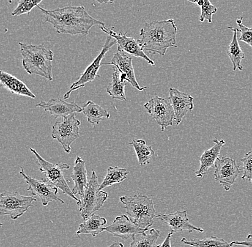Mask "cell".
Listing matches in <instances>:
<instances>
[{
  "label": "cell",
  "instance_id": "cell-1",
  "mask_svg": "<svg viewBox=\"0 0 252 247\" xmlns=\"http://www.w3.org/2000/svg\"><path fill=\"white\" fill-rule=\"evenodd\" d=\"M45 16V22L53 25L58 34H68L86 37L94 25L105 26V24L91 17L86 8L66 7L59 9H44L37 6Z\"/></svg>",
  "mask_w": 252,
  "mask_h": 247
},
{
  "label": "cell",
  "instance_id": "cell-2",
  "mask_svg": "<svg viewBox=\"0 0 252 247\" xmlns=\"http://www.w3.org/2000/svg\"><path fill=\"white\" fill-rule=\"evenodd\" d=\"M178 29L173 19L145 23L140 31V43L144 51L164 56L170 47H177Z\"/></svg>",
  "mask_w": 252,
  "mask_h": 247
},
{
  "label": "cell",
  "instance_id": "cell-3",
  "mask_svg": "<svg viewBox=\"0 0 252 247\" xmlns=\"http://www.w3.org/2000/svg\"><path fill=\"white\" fill-rule=\"evenodd\" d=\"M23 67L29 75H36L53 81L52 62L54 54L42 45H26L20 42Z\"/></svg>",
  "mask_w": 252,
  "mask_h": 247
},
{
  "label": "cell",
  "instance_id": "cell-4",
  "mask_svg": "<svg viewBox=\"0 0 252 247\" xmlns=\"http://www.w3.org/2000/svg\"><path fill=\"white\" fill-rule=\"evenodd\" d=\"M120 201L124 204L127 215L133 223L142 229H149L154 224L157 217L153 201L146 195L138 194L133 197L121 196Z\"/></svg>",
  "mask_w": 252,
  "mask_h": 247
},
{
  "label": "cell",
  "instance_id": "cell-5",
  "mask_svg": "<svg viewBox=\"0 0 252 247\" xmlns=\"http://www.w3.org/2000/svg\"><path fill=\"white\" fill-rule=\"evenodd\" d=\"M100 186L97 174L93 171L85 189L84 195L77 203L80 209V216L84 221L92 216L94 212L100 210L108 199V193L100 190Z\"/></svg>",
  "mask_w": 252,
  "mask_h": 247
},
{
  "label": "cell",
  "instance_id": "cell-6",
  "mask_svg": "<svg viewBox=\"0 0 252 247\" xmlns=\"http://www.w3.org/2000/svg\"><path fill=\"white\" fill-rule=\"evenodd\" d=\"M30 150L34 154L37 160V165L40 172L45 175V179L55 187L62 190L64 194L70 196L72 199L78 202L80 199L76 198L73 192L71 190L67 184V180L64 176V170L70 169V166L67 163L53 164L47 161L38 152L32 148H30Z\"/></svg>",
  "mask_w": 252,
  "mask_h": 247
},
{
  "label": "cell",
  "instance_id": "cell-7",
  "mask_svg": "<svg viewBox=\"0 0 252 247\" xmlns=\"http://www.w3.org/2000/svg\"><path fill=\"white\" fill-rule=\"evenodd\" d=\"M80 121L73 114L63 118L53 126L52 138L57 140L67 153H70L72 143L80 137Z\"/></svg>",
  "mask_w": 252,
  "mask_h": 247
},
{
  "label": "cell",
  "instance_id": "cell-8",
  "mask_svg": "<svg viewBox=\"0 0 252 247\" xmlns=\"http://www.w3.org/2000/svg\"><path fill=\"white\" fill-rule=\"evenodd\" d=\"M36 201L34 196H23L17 192H4L0 196V214L17 220L28 212Z\"/></svg>",
  "mask_w": 252,
  "mask_h": 247
},
{
  "label": "cell",
  "instance_id": "cell-9",
  "mask_svg": "<svg viewBox=\"0 0 252 247\" xmlns=\"http://www.w3.org/2000/svg\"><path fill=\"white\" fill-rule=\"evenodd\" d=\"M145 110L161 127L162 131L173 125L176 120L174 110L169 99L162 98L157 94L144 105Z\"/></svg>",
  "mask_w": 252,
  "mask_h": 247
},
{
  "label": "cell",
  "instance_id": "cell-10",
  "mask_svg": "<svg viewBox=\"0 0 252 247\" xmlns=\"http://www.w3.org/2000/svg\"><path fill=\"white\" fill-rule=\"evenodd\" d=\"M20 174L28 184V191L31 192L32 196H38L40 198L42 205L47 206L52 201H58L64 204V201L58 196V189L50 183L46 179H34L26 175L23 167H20Z\"/></svg>",
  "mask_w": 252,
  "mask_h": 247
},
{
  "label": "cell",
  "instance_id": "cell-11",
  "mask_svg": "<svg viewBox=\"0 0 252 247\" xmlns=\"http://www.w3.org/2000/svg\"><path fill=\"white\" fill-rule=\"evenodd\" d=\"M112 38H113V37H112L111 36L108 35L100 54L97 55V57L94 59V62L91 63V64L87 67L86 70L82 74L80 78H79L74 84H72L68 92L64 94V100L70 98L71 93L74 92V91L78 90L80 88L84 87L86 84L91 82L94 81V79L96 78L97 75V72H98L100 67H101L102 59L105 57L106 53L112 48V47L116 44V40L111 41Z\"/></svg>",
  "mask_w": 252,
  "mask_h": 247
},
{
  "label": "cell",
  "instance_id": "cell-12",
  "mask_svg": "<svg viewBox=\"0 0 252 247\" xmlns=\"http://www.w3.org/2000/svg\"><path fill=\"white\" fill-rule=\"evenodd\" d=\"M214 179L220 182L226 191H229L241 173V166L234 159L223 157L218 158L214 165Z\"/></svg>",
  "mask_w": 252,
  "mask_h": 247
},
{
  "label": "cell",
  "instance_id": "cell-13",
  "mask_svg": "<svg viewBox=\"0 0 252 247\" xmlns=\"http://www.w3.org/2000/svg\"><path fill=\"white\" fill-rule=\"evenodd\" d=\"M99 28L103 32L106 33L109 36H111L113 38L115 39L116 41V44L118 45V51L125 52L132 56L135 57L142 58L146 61L151 66L154 67L155 66V62L151 60V59L146 55L144 50H143V47L140 43L139 39L133 38V37H128L126 34H121V33H116L113 31L114 27H112L111 30L107 29L105 26H99Z\"/></svg>",
  "mask_w": 252,
  "mask_h": 247
},
{
  "label": "cell",
  "instance_id": "cell-14",
  "mask_svg": "<svg viewBox=\"0 0 252 247\" xmlns=\"http://www.w3.org/2000/svg\"><path fill=\"white\" fill-rule=\"evenodd\" d=\"M103 65H112L117 68L121 73V81H127L140 92L147 89L148 87L146 86L141 87L138 84L135 75L131 55L127 54L125 52L118 50V52L113 55L111 62L105 63Z\"/></svg>",
  "mask_w": 252,
  "mask_h": 247
},
{
  "label": "cell",
  "instance_id": "cell-15",
  "mask_svg": "<svg viewBox=\"0 0 252 247\" xmlns=\"http://www.w3.org/2000/svg\"><path fill=\"white\" fill-rule=\"evenodd\" d=\"M105 231L124 240L133 238L137 234L146 232L148 229H142L130 220L127 215H122L115 219L113 224L105 227Z\"/></svg>",
  "mask_w": 252,
  "mask_h": 247
},
{
  "label": "cell",
  "instance_id": "cell-16",
  "mask_svg": "<svg viewBox=\"0 0 252 247\" xmlns=\"http://www.w3.org/2000/svg\"><path fill=\"white\" fill-rule=\"evenodd\" d=\"M156 217L168 225L171 232L172 233L182 232V231H187L190 233L204 232V229L197 227L190 222L187 217V211H177L174 213L168 214V215L159 214Z\"/></svg>",
  "mask_w": 252,
  "mask_h": 247
},
{
  "label": "cell",
  "instance_id": "cell-17",
  "mask_svg": "<svg viewBox=\"0 0 252 247\" xmlns=\"http://www.w3.org/2000/svg\"><path fill=\"white\" fill-rule=\"evenodd\" d=\"M37 107L44 109L46 112L50 113L55 118H64L75 114L83 112V108L75 102H67L60 99H52L48 102L42 101Z\"/></svg>",
  "mask_w": 252,
  "mask_h": 247
},
{
  "label": "cell",
  "instance_id": "cell-18",
  "mask_svg": "<svg viewBox=\"0 0 252 247\" xmlns=\"http://www.w3.org/2000/svg\"><path fill=\"white\" fill-rule=\"evenodd\" d=\"M168 92L170 95L168 99L172 103L176 115V124L179 125L187 113L193 110V97L190 94L181 92L175 88H170Z\"/></svg>",
  "mask_w": 252,
  "mask_h": 247
},
{
  "label": "cell",
  "instance_id": "cell-19",
  "mask_svg": "<svg viewBox=\"0 0 252 247\" xmlns=\"http://www.w3.org/2000/svg\"><path fill=\"white\" fill-rule=\"evenodd\" d=\"M214 142L215 144L214 147L205 150L202 155L198 158L201 165H200L199 169L195 172L196 177H204L208 171L214 166L216 161L220 157L222 147L226 144V141L223 139H214Z\"/></svg>",
  "mask_w": 252,
  "mask_h": 247
},
{
  "label": "cell",
  "instance_id": "cell-20",
  "mask_svg": "<svg viewBox=\"0 0 252 247\" xmlns=\"http://www.w3.org/2000/svg\"><path fill=\"white\" fill-rule=\"evenodd\" d=\"M0 84L2 87L17 95L36 99V96L30 90L23 81L4 71H0Z\"/></svg>",
  "mask_w": 252,
  "mask_h": 247
},
{
  "label": "cell",
  "instance_id": "cell-21",
  "mask_svg": "<svg viewBox=\"0 0 252 247\" xmlns=\"http://www.w3.org/2000/svg\"><path fill=\"white\" fill-rule=\"evenodd\" d=\"M71 178L75 184L72 190L74 194L80 195V198L83 197L88 181L87 179L86 162L81 157H77Z\"/></svg>",
  "mask_w": 252,
  "mask_h": 247
},
{
  "label": "cell",
  "instance_id": "cell-22",
  "mask_svg": "<svg viewBox=\"0 0 252 247\" xmlns=\"http://www.w3.org/2000/svg\"><path fill=\"white\" fill-rule=\"evenodd\" d=\"M106 224L107 220L105 217L94 214L79 226L76 234H90L93 237H96L105 231Z\"/></svg>",
  "mask_w": 252,
  "mask_h": 247
},
{
  "label": "cell",
  "instance_id": "cell-23",
  "mask_svg": "<svg viewBox=\"0 0 252 247\" xmlns=\"http://www.w3.org/2000/svg\"><path fill=\"white\" fill-rule=\"evenodd\" d=\"M227 29H231L234 32L232 41L228 45L226 53L230 60L233 64V70L236 71L239 70H243V66L242 65L241 62L245 58V55L242 51L240 46H239V41H238L237 29L233 28L232 27H227Z\"/></svg>",
  "mask_w": 252,
  "mask_h": 247
},
{
  "label": "cell",
  "instance_id": "cell-24",
  "mask_svg": "<svg viewBox=\"0 0 252 247\" xmlns=\"http://www.w3.org/2000/svg\"><path fill=\"white\" fill-rule=\"evenodd\" d=\"M83 113L88 122L93 124H99L103 118L109 119L110 114L106 110L93 101H88L83 107Z\"/></svg>",
  "mask_w": 252,
  "mask_h": 247
},
{
  "label": "cell",
  "instance_id": "cell-25",
  "mask_svg": "<svg viewBox=\"0 0 252 247\" xmlns=\"http://www.w3.org/2000/svg\"><path fill=\"white\" fill-rule=\"evenodd\" d=\"M126 82L121 80V73L117 68L113 67V80L106 87L108 94L113 100L127 101L125 95Z\"/></svg>",
  "mask_w": 252,
  "mask_h": 247
},
{
  "label": "cell",
  "instance_id": "cell-26",
  "mask_svg": "<svg viewBox=\"0 0 252 247\" xmlns=\"http://www.w3.org/2000/svg\"><path fill=\"white\" fill-rule=\"evenodd\" d=\"M160 237V231L151 229L148 234L144 232L133 237L130 247H157V242Z\"/></svg>",
  "mask_w": 252,
  "mask_h": 247
},
{
  "label": "cell",
  "instance_id": "cell-27",
  "mask_svg": "<svg viewBox=\"0 0 252 247\" xmlns=\"http://www.w3.org/2000/svg\"><path fill=\"white\" fill-rule=\"evenodd\" d=\"M129 144L134 147L139 165L141 166L149 165L150 160L154 155L152 147L146 145V141L142 139H133Z\"/></svg>",
  "mask_w": 252,
  "mask_h": 247
},
{
  "label": "cell",
  "instance_id": "cell-28",
  "mask_svg": "<svg viewBox=\"0 0 252 247\" xmlns=\"http://www.w3.org/2000/svg\"><path fill=\"white\" fill-rule=\"evenodd\" d=\"M128 174L129 171L126 169H121L118 166H110L103 182L100 186V190H103L106 187L124 182Z\"/></svg>",
  "mask_w": 252,
  "mask_h": 247
},
{
  "label": "cell",
  "instance_id": "cell-29",
  "mask_svg": "<svg viewBox=\"0 0 252 247\" xmlns=\"http://www.w3.org/2000/svg\"><path fill=\"white\" fill-rule=\"evenodd\" d=\"M184 245H189L194 247H231L233 245L228 243L223 239L216 237H211L204 240H188L186 238H182L181 240Z\"/></svg>",
  "mask_w": 252,
  "mask_h": 247
},
{
  "label": "cell",
  "instance_id": "cell-30",
  "mask_svg": "<svg viewBox=\"0 0 252 247\" xmlns=\"http://www.w3.org/2000/svg\"><path fill=\"white\" fill-rule=\"evenodd\" d=\"M197 4L201 7V10L199 21L204 22L205 20H207L209 23H212V16L217 13V8L213 5L209 0H199Z\"/></svg>",
  "mask_w": 252,
  "mask_h": 247
},
{
  "label": "cell",
  "instance_id": "cell-31",
  "mask_svg": "<svg viewBox=\"0 0 252 247\" xmlns=\"http://www.w3.org/2000/svg\"><path fill=\"white\" fill-rule=\"evenodd\" d=\"M43 0H20L18 5L12 12V16H20L30 14L34 7L39 6Z\"/></svg>",
  "mask_w": 252,
  "mask_h": 247
},
{
  "label": "cell",
  "instance_id": "cell-32",
  "mask_svg": "<svg viewBox=\"0 0 252 247\" xmlns=\"http://www.w3.org/2000/svg\"><path fill=\"white\" fill-rule=\"evenodd\" d=\"M242 165L241 169L243 170V175L242 179L243 180H248L252 183V150L247 152L241 159Z\"/></svg>",
  "mask_w": 252,
  "mask_h": 247
},
{
  "label": "cell",
  "instance_id": "cell-33",
  "mask_svg": "<svg viewBox=\"0 0 252 247\" xmlns=\"http://www.w3.org/2000/svg\"><path fill=\"white\" fill-rule=\"evenodd\" d=\"M242 20H243V17H240L236 20V23L239 27V29H237V31L238 33H240L239 40L245 42L252 48V28L246 27L242 23Z\"/></svg>",
  "mask_w": 252,
  "mask_h": 247
},
{
  "label": "cell",
  "instance_id": "cell-34",
  "mask_svg": "<svg viewBox=\"0 0 252 247\" xmlns=\"http://www.w3.org/2000/svg\"><path fill=\"white\" fill-rule=\"evenodd\" d=\"M231 244L232 245L252 247V234H248L244 241H234V242H231Z\"/></svg>",
  "mask_w": 252,
  "mask_h": 247
},
{
  "label": "cell",
  "instance_id": "cell-35",
  "mask_svg": "<svg viewBox=\"0 0 252 247\" xmlns=\"http://www.w3.org/2000/svg\"><path fill=\"white\" fill-rule=\"evenodd\" d=\"M173 234V233L170 232L169 234L167 235L164 242L160 245H157V247H171V237H172Z\"/></svg>",
  "mask_w": 252,
  "mask_h": 247
},
{
  "label": "cell",
  "instance_id": "cell-36",
  "mask_svg": "<svg viewBox=\"0 0 252 247\" xmlns=\"http://www.w3.org/2000/svg\"><path fill=\"white\" fill-rule=\"evenodd\" d=\"M100 4H113L115 0H94Z\"/></svg>",
  "mask_w": 252,
  "mask_h": 247
},
{
  "label": "cell",
  "instance_id": "cell-37",
  "mask_svg": "<svg viewBox=\"0 0 252 247\" xmlns=\"http://www.w3.org/2000/svg\"><path fill=\"white\" fill-rule=\"evenodd\" d=\"M107 247H124V245L121 242H115Z\"/></svg>",
  "mask_w": 252,
  "mask_h": 247
},
{
  "label": "cell",
  "instance_id": "cell-38",
  "mask_svg": "<svg viewBox=\"0 0 252 247\" xmlns=\"http://www.w3.org/2000/svg\"><path fill=\"white\" fill-rule=\"evenodd\" d=\"M186 1H188L189 2L193 3V4H197L199 0H186Z\"/></svg>",
  "mask_w": 252,
  "mask_h": 247
},
{
  "label": "cell",
  "instance_id": "cell-39",
  "mask_svg": "<svg viewBox=\"0 0 252 247\" xmlns=\"http://www.w3.org/2000/svg\"><path fill=\"white\" fill-rule=\"evenodd\" d=\"M12 0H9V4H12Z\"/></svg>",
  "mask_w": 252,
  "mask_h": 247
},
{
  "label": "cell",
  "instance_id": "cell-40",
  "mask_svg": "<svg viewBox=\"0 0 252 247\" xmlns=\"http://www.w3.org/2000/svg\"><path fill=\"white\" fill-rule=\"evenodd\" d=\"M12 1H14V0H12Z\"/></svg>",
  "mask_w": 252,
  "mask_h": 247
}]
</instances>
